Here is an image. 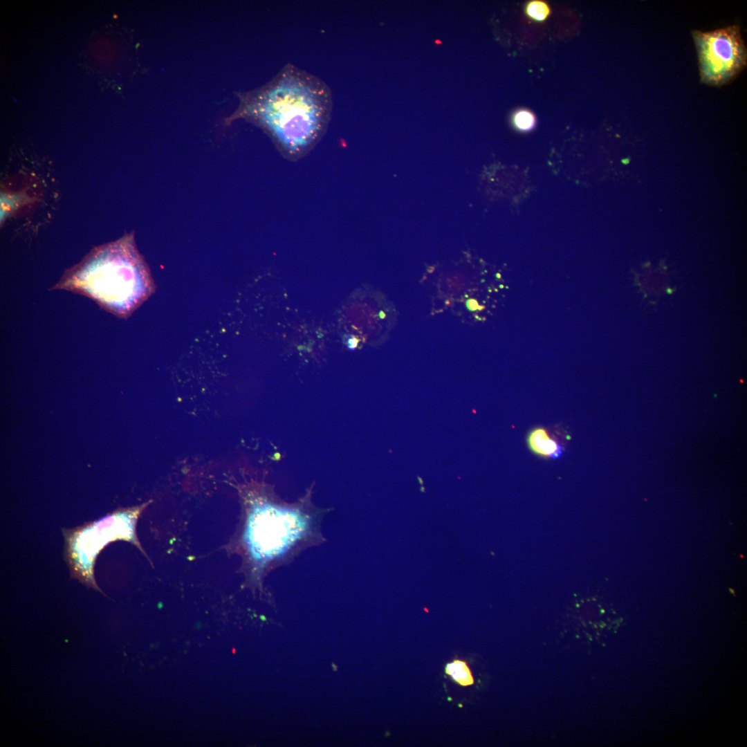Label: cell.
<instances>
[{
  "label": "cell",
  "mask_w": 747,
  "mask_h": 747,
  "mask_svg": "<svg viewBox=\"0 0 747 747\" xmlns=\"http://www.w3.org/2000/svg\"><path fill=\"white\" fill-rule=\"evenodd\" d=\"M332 106L331 91L323 80L288 64L250 100L247 109L286 156L298 158L324 133Z\"/></svg>",
  "instance_id": "1"
},
{
  "label": "cell",
  "mask_w": 747,
  "mask_h": 747,
  "mask_svg": "<svg viewBox=\"0 0 747 747\" xmlns=\"http://www.w3.org/2000/svg\"><path fill=\"white\" fill-rule=\"evenodd\" d=\"M701 82L721 86L734 79L746 66L747 48L739 26L732 25L710 31L694 30Z\"/></svg>",
  "instance_id": "5"
},
{
  "label": "cell",
  "mask_w": 747,
  "mask_h": 747,
  "mask_svg": "<svg viewBox=\"0 0 747 747\" xmlns=\"http://www.w3.org/2000/svg\"><path fill=\"white\" fill-rule=\"evenodd\" d=\"M35 200L28 194L26 190L1 191L0 195V222H4L19 210Z\"/></svg>",
  "instance_id": "7"
},
{
  "label": "cell",
  "mask_w": 747,
  "mask_h": 747,
  "mask_svg": "<svg viewBox=\"0 0 747 747\" xmlns=\"http://www.w3.org/2000/svg\"><path fill=\"white\" fill-rule=\"evenodd\" d=\"M322 517L298 506L257 504L246 520L244 540L259 564H288L304 551L325 542Z\"/></svg>",
  "instance_id": "3"
},
{
  "label": "cell",
  "mask_w": 747,
  "mask_h": 747,
  "mask_svg": "<svg viewBox=\"0 0 747 747\" xmlns=\"http://www.w3.org/2000/svg\"><path fill=\"white\" fill-rule=\"evenodd\" d=\"M526 14L531 19L542 21L545 20L550 13L548 4L542 1H532L526 6Z\"/></svg>",
  "instance_id": "9"
},
{
  "label": "cell",
  "mask_w": 747,
  "mask_h": 747,
  "mask_svg": "<svg viewBox=\"0 0 747 747\" xmlns=\"http://www.w3.org/2000/svg\"><path fill=\"white\" fill-rule=\"evenodd\" d=\"M52 289L85 295L125 318L154 293L155 285L133 238L125 237L94 248Z\"/></svg>",
  "instance_id": "2"
},
{
  "label": "cell",
  "mask_w": 747,
  "mask_h": 747,
  "mask_svg": "<svg viewBox=\"0 0 747 747\" xmlns=\"http://www.w3.org/2000/svg\"><path fill=\"white\" fill-rule=\"evenodd\" d=\"M515 126L523 131L531 129L535 122L534 115L529 111L522 109L515 113L513 117Z\"/></svg>",
  "instance_id": "10"
},
{
  "label": "cell",
  "mask_w": 747,
  "mask_h": 747,
  "mask_svg": "<svg viewBox=\"0 0 747 747\" xmlns=\"http://www.w3.org/2000/svg\"><path fill=\"white\" fill-rule=\"evenodd\" d=\"M151 500L140 506L118 509L98 520L73 529H62L65 539V558L71 575L87 587L100 593L94 578L96 557L109 543L122 540L130 542L141 550L136 533L137 520Z\"/></svg>",
  "instance_id": "4"
},
{
  "label": "cell",
  "mask_w": 747,
  "mask_h": 747,
  "mask_svg": "<svg viewBox=\"0 0 747 747\" xmlns=\"http://www.w3.org/2000/svg\"><path fill=\"white\" fill-rule=\"evenodd\" d=\"M527 444L534 454L545 458L557 459L563 451L560 444L545 428L541 427H535L529 432Z\"/></svg>",
  "instance_id": "6"
},
{
  "label": "cell",
  "mask_w": 747,
  "mask_h": 747,
  "mask_svg": "<svg viewBox=\"0 0 747 747\" xmlns=\"http://www.w3.org/2000/svg\"><path fill=\"white\" fill-rule=\"evenodd\" d=\"M445 672L460 685L468 686L474 683L471 671L464 661L459 659L452 661L446 665Z\"/></svg>",
  "instance_id": "8"
}]
</instances>
